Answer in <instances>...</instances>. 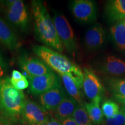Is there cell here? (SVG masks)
<instances>
[{"mask_svg":"<svg viewBox=\"0 0 125 125\" xmlns=\"http://www.w3.org/2000/svg\"><path fill=\"white\" fill-rule=\"evenodd\" d=\"M31 4L37 38L46 46L59 53L62 52L64 48L59 38L53 20L46 6L42 1L37 0L31 1Z\"/></svg>","mask_w":125,"mask_h":125,"instance_id":"6da1fadb","label":"cell"},{"mask_svg":"<svg viewBox=\"0 0 125 125\" xmlns=\"http://www.w3.org/2000/svg\"><path fill=\"white\" fill-rule=\"evenodd\" d=\"M26 98L24 93L11 85L8 78H0V116L11 125L23 123Z\"/></svg>","mask_w":125,"mask_h":125,"instance_id":"7a4b0ae2","label":"cell"},{"mask_svg":"<svg viewBox=\"0 0 125 125\" xmlns=\"http://www.w3.org/2000/svg\"><path fill=\"white\" fill-rule=\"evenodd\" d=\"M32 51L53 71L59 75L78 73L82 70L66 56L53 49L42 45H35Z\"/></svg>","mask_w":125,"mask_h":125,"instance_id":"3957f363","label":"cell"},{"mask_svg":"<svg viewBox=\"0 0 125 125\" xmlns=\"http://www.w3.org/2000/svg\"><path fill=\"white\" fill-rule=\"evenodd\" d=\"M5 13L8 21L23 32H26L29 26V15L27 7L21 0L2 1Z\"/></svg>","mask_w":125,"mask_h":125,"instance_id":"277c9868","label":"cell"},{"mask_svg":"<svg viewBox=\"0 0 125 125\" xmlns=\"http://www.w3.org/2000/svg\"><path fill=\"white\" fill-rule=\"evenodd\" d=\"M57 35L64 49L71 54H74L77 50V43L71 25L63 15L56 13L53 17Z\"/></svg>","mask_w":125,"mask_h":125,"instance_id":"5b68a950","label":"cell"},{"mask_svg":"<svg viewBox=\"0 0 125 125\" xmlns=\"http://www.w3.org/2000/svg\"><path fill=\"white\" fill-rule=\"evenodd\" d=\"M70 9L75 19L82 24H89L97 19V7L96 2L92 0L72 1Z\"/></svg>","mask_w":125,"mask_h":125,"instance_id":"8992f818","label":"cell"},{"mask_svg":"<svg viewBox=\"0 0 125 125\" xmlns=\"http://www.w3.org/2000/svg\"><path fill=\"white\" fill-rule=\"evenodd\" d=\"M83 90L86 96L91 101L98 99L102 100L105 89L99 78L94 72L88 67L83 68Z\"/></svg>","mask_w":125,"mask_h":125,"instance_id":"52a82bcc","label":"cell"},{"mask_svg":"<svg viewBox=\"0 0 125 125\" xmlns=\"http://www.w3.org/2000/svg\"><path fill=\"white\" fill-rule=\"evenodd\" d=\"M29 92L34 96L42 94L61 85L59 76L54 72L30 78Z\"/></svg>","mask_w":125,"mask_h":125,"instance_id":"ba28073f","label":"cell"},{"mask_svg":"<svg viewBox=\"0 0 125 125\" xmlns=\"http://www.w3.org/2000/svg\"><path fill=\"white\" fill-rule=\"evenodd\" d=\"M23 123L26 125H46L49 120L47 111L34 101L26 100L22 114Z\"/></svg>","mask_w":125,"mask_h":125,"instance_id":"9c48e42d","label":"cell"},{"mask_svg":"<svg viewBox=\"0 0 125 125\" xmlns=\"http://www.w3.org/2000/svg\"><path fill=\"white\" fill-rule=\"evenodd\" d=\"M64 86L70 97L76 101L78 104H84L82 89L83 82V71L78 73H70L60 75Z\"/></svg>","mask_w":125,"mask_h":125,"instance_id":"30bf717a","label":"cell"},{"mask_svg":"<svg viewBox=\"0 0 125 125\" xmlns=\"http://www.w3.org/2000/svg\"><path fill=\"white\" fill-rule=\"evenodd\" d=\"M18 64L28 77L33 78L53 72L40 59L27 55H21L18 58Z\"/></svg>","mask_w":125,"mask_h":125,"instance_id":"8fae6325","label":"cell"},{"mask_svg":"<svg viewBox=\"0 0 125 125\" xmlns=\"http://www.w3.org/2000/svg\"><path fill=\"white\" fill-rule=\"evenodd\" d=\"M67 96L62 86H59L39 96L41 105L48 111L54 112Z\"/></svg>","mask_w":125,"mask_h":125,"instance_id":"7c38bea8","label":"cell"},{"mask_svg":"<svg viewBox=\"0 0 125 125\" xmlns=\"http://www.w3.org/2000/svg\"><path fill=\"white\" fill-rule=\"evenodd\" d=\"M105 31L100 24L96 23L87 30L85 35V45L88 50L96 51L105 42Z\"/></svg>","mask_w":125,"mask_h":125,"instance_id":"4fadbf2b","label":"cell"},{"mask_svg":"<svg viewBox=\"0 0 125 125\" xmlns=\"http://www.w3.org/2000/svg\"><path fill=\"white\" fill-rule=\"evenodd\" d=\"M105 15L108 21L116 23L125 20V0H110L105 6Z\"/></svg>","mask_w":125,"mask_h":125,"instance_id":"5bb4252c","label":"cell"},{"mask_svg":"<svg viewBox=\"0 0 125 125\" xmlns=\"http://www.w3.org/2000/svg\"><path fill=\"white\" fill-rule=\"evenodd\" d=\"M101 73L113 77L125 74V62L114 56L109 55L103 62Z\"/></svg>","mask_w":125,"mask_h":125,"instance_id":"9a60e30c","label":"cell"},{"mask_svg":"<svg viewBox=\"0 0 125 125\" xmlns=\"http://www.w3.org/2000/svg\"><path fill=\"white\" fill-rule=\"evenodd\" d=\"M0 42L10 51L17 49L19 41L8 24L0 16Z\"/></svg>","mask_w":125,"mask_h":125,"instance_id":"2e32d148","label":"cell"},{"mask_svg":"<svg viewBox=\"0 0 125 125\" xmlns=\"http://www.w3.org/2000/svg\"><path fill=\"white\" fill-rule=\"evenodd\" d=\"M78 105L75 100L69 96H67L54 112V117L60 122L72 117Z\"/></svg>","mask_w":125,"mask_h":125,"instance_id":"e0dca14e","label":"cell"},{"mask_svg":"<svg viewBox=\"0 0 125 125\" xmlns=\"http://www.w3.org/2000/svg\"><path fill=\"white\" fill-rule=\"evenodd\" d=\"M101 100H95L84 104L89 116L93 125H99L104 122V114L100 108Z\"/></svg>","mask_w":125,"mask_h":125,"instance_id":"ac0fdd59","label":"cell"},{"mask_svg":"<svg viewBox=\"0 0 125 125\" xmlns=\"http://www.w3.org/2000/svg\"><path fill=\"white\" fill-rule=\"evenodd\" d=\"M110 32L117 48L122 51H125V23L124 21L115 23L111 27Z\"/></svg>","mask_w":125,"mask_h":125,"instance_id":"d6986e66","label":"cell"},{"mask_svg":"<svg viewBox=\"0 0 125 125\" xmlns=\"http://www.w3.org/2000/svg\"><path fill=\"white\" fill-rule=\"evenodd\" d=\"M106 81L108 89L113 95L125 96V78L111 77Z\"/></svg>","mask_w":125,"mask_h":125,"instance_id":"ffe728a7","label":"cell"},{"mask_svg":"<svg viewBox=\"0 0 125 125\" xmlns=\"http://www.w3.org/2000/svg\"><path fill=\"white\" fill-rule=\"evenodd\" d=\"M72 117L77 125H94L89 116L84 104H78Z\"/></svg>","mask_w":125,"mask_h":125,"instance_id":"44dd1931","label":"cell"},{"mask_svg":"<svg viewBox=\"0 0 125 125\" xmlns=\"http://www.w3.org/2000/svg\"><path fill=\"white\" fill-rule=\"evenodd\" d=\"M120 108L118 103L112 100L105 101L101 106L103 113L106 118H111L115 116L119 112Z\"/></svg>","mask_w":125,"mask_h":125,"instance_id":"7402d4cb","label":"cell"},{"mask_svg":"<svg viewBox=\"0 0 125 125\" xmlns=\"http://www.w3.org/2000/svg\"><path fill=\"white\" fill-rule=\"evenodd\" d=\"M107 125H125V107L121 106L119 112L115 116L105 120Z\"/></svg>","mask_w":125,"mask_h":125,"instance_id":"603a6c76","label":"cell"},{"mask_svg":"<svg viewBox=\"0 0 125 125\" xmlns=\"http://www.w3.org/2000/svg\"><path fill=\"white\" fill-rule=\"evenodd\" d=\"M9 81L15 88L19 90H20V91L26 89L29 86V81L27 80V79L25 76L21 79H18V80L13 79L11 78H9Z\"/></svg>","mask_w":125,"mask_h":125,"instance_id":"cb8c5ba5","label":"cell"},{"mask_svg":"<svg viewBox=\"0 0 125 125\" xmlns=\"http://www.w3.org/2000/svg\"><path fill=\"white\" fill-rule=\"evenodd\" d=\"M24 75L20 73V71H18V70H14L12 71V76H11V78L13 79H16V80H18V79H21L24 77Z\"/></svg>","mask_w":125,"mask_h":125,"instance_id":"d4e9b609","label":"cell"},{"mask_svg":"<svg viewBox=\"0 0 125 125\" xmlns=\"http://www.w3.org/2000/svg\"><path fill=\"white\" fill-rule=\"evenodd\" d=\"M114 100L119 103L121 104V106L125 107V96H116V95H113Z\"/></svg>","mask_w":125,"mask_h":125,"instance_id":"484cf974","label":"cell"},{"mask_svg":"<svg viewBox=\"0 0 125 125\" xmlns=\"http://www.w3.org/2000/svg\"><path fill=\"white\" fill-rule=\"evenodd\" d=\"M61 122H62V125H77L73 117L67 118Z\"/></svg>","mask_w":125,"mask_h":125,"instance_id":"4316f807","label":"cell"},{"mask_svg":"<svg viewBox=\"0 0 125 125\" xmlns=\"http://www.w3.org/2000/svg\"><path fill=\"white\" fill-rule=\"evenodd\" d=\"M5 68V63L2 54L0 52V76L4 74Z\"/></svg>","mask_w":125,"mask_h":125,"instance_id":"83f0119b","label":"cell"},{"mask_svg":"<svg viewBox=\"0 0 125 125\" xmlns=\"http://www.w3.org/2000/svg\"><path fill=\"white\" fill-rule=\"evenodd\" d=\"M46 125H62V122L57 120L55 118H51L49 119L48 123H46Z\"/></svg>","mask_w":125,"mask_h":125,"instance_id":"f1b7e54d","label":"cell"},{"mask_svg":"<svg viewBox=\"0 0 125 125\" xmlns=\"http://www.w3.org/2000/svg\"><path fill=\"white\" fill-rule=\"evenodd\" d=\"M124 22H125V21H124Z\"/></svg>","mask_w":125,"mask_h":125,"instance_id":"f546056e","label":"cell"},{"mask_svg":"<svg viewBox=\"0 0 125 125\" xmlns=\"http://www.w3.org/2000/svg\"></svg>","mask_w":125,"mask_h":125,"instance_id":"4dcf8cb0","label":"cell"},{"mask_svg":"<svg viewBox=\"0 0 125 125\" xmlns=\"http://www.w3.org/2000/svg\"></svg>","mask_w":125,"mask_h":125,"instance_id":"1f68e13d","label":"cell"}]
</instances>
